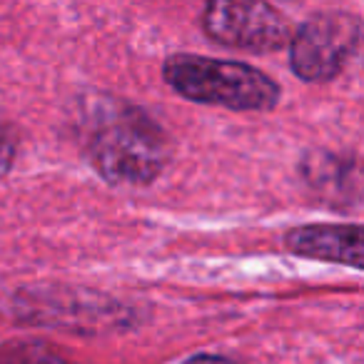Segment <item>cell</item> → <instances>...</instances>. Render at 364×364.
I'll return each instance as SVG.
<instances>
[{
  "instance_id": "cell-1",
  "label": "cell",
  "mask_w": 364,
  "mask_h": 364,
  "mask_svg": "<svg viewBox=\"0 0 364 364\" xmlns=\"http://www.w3.org/2000/svg\"><path fill=\"white\" fill-rule=\"evenodd\" d=\"M85 152L105 180L150 185L170 160V140L140 107L100 97L87 107Z\"/></svg>"
},
{
  "instance_id": "cell-2",
  "label": "cell",
  "mask_w": 364,
  "mask_h": 364,
  "mask_svg": "<svg viewBox=\"0 0 364 364\" xmlns=\"http://www.w3.org/2000/svg\"><path fill=\"white\" fill-rule=\"evenodd\" d=\"M162 77L185 100L235 112H267L279 102L277 82L247 63L172 55L162 65Z\"/></svg>"
},
{
  "instance_id": "cell-3",
  "label": "cell",
  "mask_w": 364,
  "mask_h": 364,
  "mask_svg": "<svg viewBox=\"0 0 364 364\" xmlns=\"http://www.w3.org/2000/svg\"><path fill=\"white\" fill-rule=\"evenodd\" d=\"M203 31L218 46L245 53H272L289 43L292 31L267 0H205Z\"/></svg>"
},
{
  "instance_id": "cell-4",
  "label": "cell",
  "mask_w": 364,
  "mask_h": 364,
  "mask_svg": "<svg viewBox=\"0 0 364 364\" xmlns=\"http://www.w3.org/2000/svg\"><path fill=\"white\" fill-rule=\"evenodd\" d=\"M362 26L349 13H319L289 38V65L304 82L337 77L357 53Z\"/></svg>"
},
{
  "instance_id": "cell-5",
  "label": "cell",
  "mask_w": 364,
  "mask_h": 364,
  "mask_svg": "<svg viewBox=\"0 0 364 364\" xmlns=\"http://www.w3.org/2000/svg\"><path fill=\"white\" fill-rule=\"evenodd\" d=\"M284 245L289 252L299 257L362 269V228L359 225H302L284 235Z\"/></svg>"
},
{
  "instance_id": "cell-6",
  "label": "cell",
  "mask_w": 364,
  "mask_h": 364,
  "mask_svg": "<svg viewBox=\"0 0 364 364\" xmlns=\"http://www.w3.org/2000/svg\"><path fill=\"white\" fill-rule=\"evenodd\" d=\"M0 364H70L65 357L41 342L11 344L0 352Z\"/></svg>"
},
{
  "instance_id": "cell-7",
  "label": "cell",
  "mask_w": 364,
  "mask_h": 364,
  "mask_svg": "<svg viewBox=\"0 0 364 364\" xmlns=\"http://www.w3.org/2000/svg\"><path fill=\"white\" fill-rule=\"evenodd\" d=\"M16 152H18L16 135H13L11 127L0 122V177H6L11 172L13 162H16Z\"/></svg>"
},
{
  "instance_id": "cell-8",
  "label": "cell",
  "mask_w": 364,
  "mask_h": 364,
  "mask_svg": "<svg viewBox=\"0 0 364 364\" xmlns=\"http://www.w3.org/2000/svg\"><path fill=\"white\" fill-rule=\"evenodd\" d=\"M185 364H237V362H232L228 357H220V354H195Z\"/></svg>"
}]
</instances>
